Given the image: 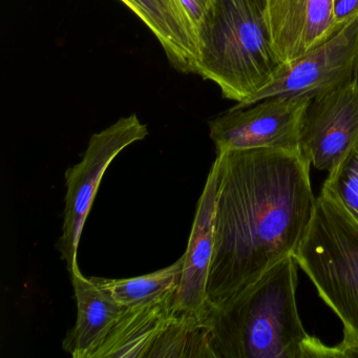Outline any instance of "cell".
<instances>
[{"label": "cell", "mask_w": 358, "mask_h": 358, "mask_svg": "<svg viewBox=\"0 0 358 358\" xmlns=\"http://www.w3.org/2000/svg\"><path fill=\"white\" fill-rule=\"evenodd\" d=\"M358 143V77L312 99L303 116L299 150L318 171H332Z\"/></svg>", "instance_id": "ba28073f"}, {"label": "cell", "mask_w": 358, "mask_h": 358, "mask_svg": "<svg viewBox=\"0 0 358 358\" xmlns=\"http://www.w3.org/2000/svg\"><path fill=\"white\" fill-rule=\"evenodd\" d=\"M312 99L309 96L266 98L215 117L209 121V136L217 154L253 148L299 150L303 116Z\"/></svg>", "instance_id": "52a82bcc"}, {"label": "cell", "mask_w": 358, "mask_h": 358, "mask_svg": "<svg viewBox=\"0 0 358 358\" xmlns=\"http://www.w3.org/2000/svg\"><path fill=\"white\" fill-rule=\"evenodd\" d=\"M210 1L211 0H179L180 5L183 8L188 20L196 31V29L206 13Z\"/></svg>", "instance_id": "ac0fdd59"}, {"label": "cell", "mask_w": 358, "mask_h": 358, "mask_svg": "<svg viewBox=\"0 0 358 358\" xmlns=\"http://www.w3.org/2000/svg\"><path fill=\"white\" fill-rule=\"evenodd\" d=\"M215 358L208 314L173 311L148 358Z\"/></svg>", "instance_id": "5bb4252c"}, {"label": "cell", "mask_w": 358, "mask_h": 358, "mask_svg": "<svg viewBox=\"0 0 358 358\" xmlns=\"http://www.w3.org/2000/svg\"><path fill=\"white\" fill-rule=\"evenodd\" d=\"M293 257L343 322L341 357H358V224L326 190Z\"/></svg>", "instance_id": "277c9868"}, {"label": "cell", "mask_w": 358, "mask_h": 358, "mask_svg": "<svg viewBox=\"0 0 358 358\" xmlns=\"http://www.w3.org/2000/svg\"><path fill=\"white\" fill-rule=\"evenodd\" d=\"M267 16L274 51L282 64L337 33L333 0H268Z\"/></svg>", "instance_id": "30bf717a"}, {"label": "cell", "mask_w": 358, "mask_h": 358, "mask_svg": "<svg viewBox=\"0 0 358 358\" xmlns=\"http://www.w3.org/2000/svg\"><path fill=\"white\" fill-rule=\"evenodd\" d=\"M294 257L282 259L229 299L210 308L211 345L215 358L341 357L308 334L296 305Z\"/></svg>", "instance_id": "7a4b0ae2"}, {"label": "cell", "mask_w": 358, "mask_h": 358, "mask_svg": "<svg viewBox=\"0 0 358 358\" xmlns=\"http://www.w3.org/2000/svg\"><path fill=\"white\" fill-rule=\"evenodd\" d=\"M215 250L208 309L293 257L307 234L317 198L311 163L301 150L253 148L217 154Z\"/></svg>", "instance_id": "6da1fadb"}, {"label": "cell", "mask_w": 358, "mask_h": 358, "mask_svg": "<svg viewBox=\"0 0 358 358\" xmlns=\"http://www.w3.org/2000/svg\"><path fill=\"white\" fill-rule=\"evenodd\" d=\"M333 16L336 32L358 20V0H333Z\"/></svg>", "instance_id": "e0dca14e"}, {"label": "cell", "mask_w": 358, "mask_h": 358, "mask_svg": "<svg viewBox=\"0 0 358 358\" xmlns=\"http://www.w3.org/2000/svg\"><path fill=\"white\" fill-rule=\"evenodd\" d=\"M183 257L152 273L131 278H93L91 280L123 307H135L161 301L177 290L181 278Z\"/></svg>", "instance_id": "9a60e30c"}, {"label": "cell", "mask_w": 358, "mask_h": 358, "mask_svg": "<svg viewBox=\"0 0 358 358\" xmlns=\"http://www.w3.org/2000/svg\"><path fill=\"white\" fill-rule=\"evenodd\" d=\"M77 303V320L62 343L74 358H94L112 332L125 307L117 303L80 270L70 272Z\"/></svg>", "instance_id": "8fae6325"}, {"label": "cell", "mask_w": 358, "mask_h": 358, "mask_svg": "<svg viewBox=\"0 0 358 358\" xmlns=\"http://www.w3.org/2000/svg\"><path fill=\"white\" fill-rule=\"evenodd\" d=\"M156 37L167 60L183 74H196L198 45L194 27L179 0H120Z\"/></svg>", "instance_id": "7c38bea8"}, {"label": "cell", "mask_w": 358, "mask_h": 358, "mask_svg": "<svg viewBox=\"0 0 358 358\" xmlns=\"http://www.w3.org/2000/svg\"><path fill=\"white\" fill-rule=\"evenodd\" d=\"M322 189L328 192L358 224V143L329 173Z\"/></svg>", "instance_id": "2e32d148"}, {"label": "cell", "mask_w": 358, "mask_h": 358, "mask_svg": "<svg viewBox=\"0 0 358 358\" xmlns=\"http://www.w3.org/2000/svg\"><path fill=\"white\" fill-rule=\"evenodd\" d=\"M175 293L161 301L125 308L94 358H148L173 314Z\"/></svg>", "instance_id": "4fadbf2b"}, {"label": "cell", "mask_w": 358, "mask_h": 358, "mask_svg": "<svg viewBox=\"0 0 358 358\" xmlns=\"http://www.w3.org/2000/svg\"><path fill=\"white\" fill-rule=\"evenodd\" d=\"M268 0H211L196 29V74L236 103L265 87L282 68L274 51Z\"/></svg>", "instance_id": "3957f363"}, {"label": "cell", "mask_w": 358, "mask_h": 358, "mask_svg": "<svg viewBox=\"0 0 358 358\" xmlns=\"http://www.w3.org/2000/svg\"><path fill=\"white\" fill-rule=\"evenodd\" d=\"M358 77V20L301 57L284 64L261 91L234 108L271 97L315 98L335 91Z\"/></svg>", "instance_id": "8992f818"}, {"label": "cell", "mask_w": 358, "mask_h": 358, "mask_svg": "<svg viewBox=\"0 0 358 358\" xmlns=\"http://www.w3.org/2000/svg\"><path fill=\"white\" fill-rule=\"evenodd\" d=\"M148 135V127L137 115L123 117L93 134L83 160L66 171V207L57 249L69 272L79 268L77 253L81 234L106 169L122 150Z\"/></svg>", "instance_id": "5b68a950"}, {"label": "cell", "mask_w": 358, "mask_h": 358, "mask_svg": "<svg viewBox=\"0 0 358 358\" xmlns=\"http://www.w3.org/2000/svg\"><path fill=\"white\" fill-rule=\"evenodd\" d=\"M217 169L213 164L196 205V215L183 257L181 278L173 297V311L208 314L207 284L215 250Z\"/></svg>", "instance_id": "9c48e42d"}]
</instances>
